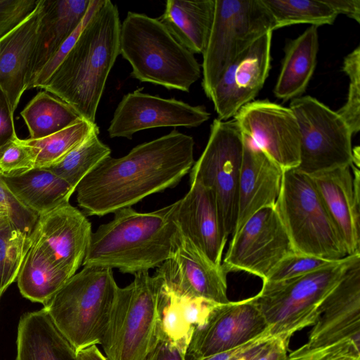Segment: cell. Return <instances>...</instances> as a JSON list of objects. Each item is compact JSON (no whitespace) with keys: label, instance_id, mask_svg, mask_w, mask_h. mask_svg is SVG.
I'll list each match as a JSON object with an SVG mask.
<instances>
[{"label":"cell","instance_id":"cell-10","mask_svg":"<svg viewBox=\"0 0 360 360\" xmlns=\"http://www.w3.org/2000/svg\"><path fill=\"white\" fill-rule=\"evenodd\" d=\"M243 152V134L236 121L214 119L207 145L190 170V181H198L213 191L228 237L236 221Z\"/></svg>","mask_w":360,"mask_h":360},{"label":"cell","instance_id":"cell-22","mask_svg":"<svg viewBox=\"0 0 360 360\" xmlns=\"http://www.w3.org/2000/svg\"><path fill=\"white\" fill-rule=\"evenodd\" d=\"M43 15V0L19 24L0 37V89L15 111L28 89Z\"/></svg>","mask_w":360,"mask_h":360},{"label":"cell","instance_id":"cell-20","mask_svg":"<svg viewBox=\"0 0 360 360\" xmlns=\"http://www.w3.org/2000/svg\"><path fill=\"white\" fill-rule=\"evenodd\" d=\"M336 226L348 255L360 254V172L351 166L309 175Z\"/></svg>","mask_w":360,"mask_h":360},{"label":"cell","instance_id":"cell-41","mask_svg":"<svg viewBox=\"0 0 360 360\" xmlns=\"http://www.w3.org/2000/svg\"><path fill=\"white\" fill-rule=\"evenodd\" d=\"M286 360H360V342L346 339L298 355L288 354Z\"/></svg>","mask_w":360,"mask_h":360},{"label":"cell","instance_id":"cell-14","mask_svg":"<svg viewBox=\"0 0 360 360\" xmlns=\"http://www.w3.org/2000/svg\"><path fill=\"white\" fill-rule=\"evenodd\" d=\"M266 333L267 324L254 296L217 304L202 325L194 329L186 360H199L234 349Z\"/></svg>","mask_w":360,"mask_h":360},{"label":"cell","instance_id":"cell-12","mask_svg":"<svg viewBox=\"0 0 360 360\" xmlns=\"http://www.w3.org/2000/svg\"><path fill=\"white\" fill-rule=\"evenodd\" d=\"M292 248L275 207L263 208L233 234L225 257L224 270L243 271L265 280Z\"/></svg>","mask_w":360,"mask_h":360},{"label":"cell","instance_id":"cell-31","mask_svg":"<svg viewBox=\"0 0 360 360\" xmlns=\"http://www.w3.org/2000/svg\"><path fill=\"white\" fill-rule=\"evenodd\" d=\"M98 134L99 129L59 162L46 169L63 179L75 191L81 181L110 155V148L99 139Z\"/></svg>","mask_w":360,"mask_h":360},{"label":"cell","instance_id":"cell-23","mask_svg":"<svg viewBox=\"0 0 360 360\" xmlns=\"http://www.w3.org/2000/svg\"><path fill=\"white\" fill-rule=\"evenodd\" d=\"M243 140L237 217L232 234L259 210L275 206L283 174V169L278 165L243 134Z\"/></svg>","mask_w":360,"mask_h":360},{"label":"cell","instance_id":"cell-27","mask_svg":"<svg viewBox=\"0 0 360 360\" xmlns=\"http://www.w3.org/2000/svg\"><path fill=\"white\" fill-rule=\"evenodd\" d=\"M319 51L318 27L310 25L286 44L281 71L274 89L284 101L302 96L314 74Z\"/></svg>","mask_w":360,"mask_h":360},{"label":"cell","instance_id":"cell-26","mask_svg":"<svg viewBox=\"0 0 360 360\" xmlns=\"http://www.w3.org/2000/svg\"><path fill=\"white\" fill-rule=\"evenodd\" d=\"M215 0H168L158 19L191 53H202L211 31Z\"/></svg>","mask_w":360,"mask_h":360},{"label":"cell","instance_id":"cell-3","mask_svg":"<svg viewBox=\"0 0 360 360\" xmlns=\"http://www.w3.org/2000/svg\"><path fill=\"white\" fill-rule=\"evenodd\" d=\"M176 207V201L150 212L132 207L116 211L111 221L92 232L82 266L115 268L133 275L159 267L174 250Z\"/></svg>","mask_w":360,"mask_h":360},{"label":"cell","instance_id":"cell-13","mask_svg":"<svg viewBox=\"0 0 360 360\" xmlns=\"http://www.w3.org/2000/svg\"><path fill=\"white\" fill-rule=\"evenodd\" d=\"M241 133L283 171L300 161V131L290 108L267 99L251 101L234 115Z\"/></svg>","mask_w":360,"mask_h":360},{"label":"cell","instance_id":"cell-24","mask_svg":"<svg viewBox=\"0 0 360 360\" xmlns=\"http://www.w3.org/2000/svg\"><path fill=\"white\" fill-rule=\"evenodd\" d=\"M89 2L90 0H43V15L33 58L31 81L80 24Z\"/></svg>","mask_w":360,"mask_h":360},{"label":"cell","instance_id":"cell-8","mask_svg":"<svg viewBox=\"0 0 360 360\" xmlns=\"http://www.w3.org/2000/svg\"><path fill=\"white\" fill-rule=\"evenodd\" d=\"M275 207L294 251L331 260L348 255L309 175L296 169L283 171Z\"/></svg>","mask_w":360,"mask_h":360},{"label":"cell","instance_id":"cell-40","mask_svg":"<svg viewBox=\"0 0 360 360\" xmlns=\"http://www.w3.org/2000/svg\"><path fill=\"white\" fill-rule=\"evenodd\" d=\"M0 214L7 216L20 230L30 235L38 216L23 206L9 191L0 174Z\"/></svg>","mask_w":360,"mask_h":360},{"label":"cell","instance_id":"cell-21","mask_svg":"<svg viewBox=\"0 0 360 360\" xmlns=\"http://www.w3.org/2000/svg\"><path fill=\"white\" fill-rule=\"evenodd\" d=\"M176 201L174 219L179 231L213 263L221 265L228 236L220 219L213 191L198 181Z\"/></svg>","mask_w":360,"mask_h":360},{"label":"cell","instance_id":"cell-7","mask_svg":"<svg viewBox=\"0 0 360 360\" xmlns=\"http://www.w3.org/2000/svg\"><path fill=\"white\" fill-rule=\"evenodd\" d=\"M360 254L347 255L335 264L298 277L278 282L262 281L255 302L272 337L290 339L297 330L312 326L326 296Z\"/></svg>","mask_w":360,"mask_h":360},{"label":"cell","instance_id":"cell-9","mask_svg":"<svg viewBox=\"0 0 360 360\" xmlns=\"http://www.w3.org/2000/svg\"><path fill=\"white\" fill-rule=\"evenodd\" d=\"M273 30L274 19L262 0H215L213 22L202 53V86L207 97L238 56Z\"/></svg>","mask_w":360,"mask_h":360},{"label":"cell","instance_id":"cell-33","mask_svg":"<svg viewBox=\"0 0 360 360\" xmlns=\"http://www.w3.org/2000/svg\"><path fill=\"white\" fill-rule=\"evenodd\" d=\"M270 12L274 30L295 24L319 27L332 25L338 14L324 0H262Z\"/></svg>","mask_w":360,"mask_h":360},{"label":"cell","instance_id":"cell-44","mask_svg":"<svg viewBox=\"0 0 360 360\" xmlns=\"http://www.w3.org/2000/svg\"><path fill=\"white\" fill-rule=\"evenodd\" d=\"M13 112L6 94L0 89V158L18 137L16 135Z\"/></svg>","mask_w":360,"mask_h":360},{"label":"cell","instance_id":"cell-2","mask_svg":"<svg viewBox=\"0 0 360 360\" xmlns=\"http://www.w3.org/2000/svg\"><path fill=\"white\" fill-rule=\"evenodd\" d=\"M121 22L117 7L101 0L74 46L42 89L95 123L106 81L120 55Z\"/></svg>","mask_w":360,"mask_h":360},{"label":"cell","instance_id":"cell-34","mask_svg":"<svg viewBox=\"0 0 360 360\" xmlns=\"http://www.w3.org/2000/svg\"><path fill=\"white\" fill-rule=\"evenodd\" d=\"M31 243L30 235L0 214V297L17 279Z\"/></svg>","mask_w":360,"mask_h":360},{"label":"cell","instance_id":"cell-46","mask_svg":"<svg viewBox=\"0 0 360 360\" xmlns=\"http://www.w3.org/2000/svg\"><path fill=\"white\" fill-rule=\"evenodd\" d=\"M289 341L283 337H271L252 360H286Z\"/></svg>","mask_w":360,"mask_h":360},{"label":"cell","instance_id":"cell-49","mask_svg":"<svg viewBox=\"0 0 360 360\" xmlns=\"http://www.w3.org/2000/svg\"><path fill=\"white\" fill-rule=\"evenodd\" d=\"M271 337L269 333L262 335L251 346L233 360H252L264 343Z\"/></svg>","mask_w":360,"mask_h":360},{"label":"cell","instance_id":"cell-11","mask_svg":"<svg viewBox=\"0 0 360 360\" xmlns=\"http://www.w3.org/2000/svg\"><path fill=\"white\" fill-rule=\"evenodd\" d=\"M289 108L300 131L297 170L311 175L352 165L353 134L336 112L310 96L292 99Z\"/></svg>","mask_w":360,"mask_h":360},{"label":"cell","instance_id":"cell-32","mask_svg":"<svg viewBox=\"0 0 360 360\" xmlns=\"http://www.w3.org/2000/svg\"><path fill=\"white\" fill-rule=\"evenodd\" d=\"M98 129L96 123L80 119L75 124L47 137L22 140L35 152V168H48L59 162Z\"/></svg>","mask_w":360,"mask_h":360},{"label":"cell","instance_id":"cell-38","mask_svg":"<svg viewBox=\"0 0 360 360\" xmlns=\"http://www.w3.org/2000/svg\"><path fill=\"white\" fill-rule=\"evenodd\" d=\"M34 149L18 138L6 149L0 158V174L13 176L35 168Z\"/></svg>","mask_w":360,"mask_h":360},{"label":"cell","instance_id":"cell-5","mask_svg":"<svg viewBox=\"0 0 360 360\" xmlns=\"http://www.w3.org/2000/svg\"><path fill=\"white\" fill-rule=\"evenodd\" d=\"M118 288L112 269L83 266L43 308L77 352L101 344Z\"/></svg>","mask_w":360,"mask_h":360},{"label":"cell","instance_id":"cell-17","mask_svg":"<svg viewBox=\"0 0 360 360\" xmlns=\"http://www.w3.org/2000/svg\"><path fill=\"white\" fill-rule=\"evenodd\" d=\"M210 114L200 105L175 98H164L139 89L124 95L115 110L108 129L110 138L131 139L140 131L162 127H196Z\"/></svg>","mask_w":360,"mask_h":360},{"label":"cell","instance_id":"cell-37","mask_svg":"<svg viewBox=\"0 0 360 360\" xmlns=\"http://www.w3.org/2000/svg\"><path fill=\"white\" fill-rule=\"evenodd\" d=\"M338 260L324 259L292 250L279 262L262 281L278 282L298 277L330 266Z\"/></svg>","mask_w":360,"mask_h":360},{"label":"cell","instance_id":"cell-30","mask_svg":"<svg viewBox=\"0 0 360 360\" xmlns=\"http://www.w3.org/2000/svg\"><path fill=\"white\" fill-rule=\"evenodd\" d=\"M70 278L30 247L16 280L23 297L45 304Z\"/></svg>","mask_w":360,"mask_h":360},{"label":"cell","instance_id":"cell-43","mask_svg":"<svg viewBox=\"0 0 360 360\" xmlns=\"http://www.w3.org/2000/svg\"><path fill=\"white\" fill-rule=\"evenodd\" d=\"M176 296L185 321L193 330L202 325L213 307L217 304L202 298Z\"/></svg>","mask_w":360,"mask_h":360},{"label":"cell","instance_id":"cell-45","mask_svg":"<svg viewBox=\"0 0 360 360\" xmlns=\"http://www.w3.org/2000/svg\"><path fill=\"white\" fill-rule=\"evenodd\" d=\"M143 360H186V353L159 330L158 340Z\"/></svg>","mask_w":360,"mask_h":360},{"label":"cell","instance_id":"cell-50","mask_svg":"<svg viewBox=\"0 0 360 360\" xmlns=\"http://www.w3.org/2000/svg\"><path fill=\"white\" fill-rule=\"evenodd\" d=\"M79 360H108L96 345H92L77 352Z\"/></svg>","mask_w":360,"mask_h":360},{"label":"cell","instance_id":"cell-1","mask_svg":"<svg viewBox=\"0 0 360 360\" xmlns=\"http://www.w3.org/2000/svg\"><path fill=\"white\" fill-rule=\"evenodd\" d=\"M194 145L192 136L174 129L123 157L108 156L77 186L78 205L85 215L101 217L176 186L195 162Z\"/></svg>","mask_w":360,"mask_h":360},{"label":"cell","instance_id":"cell-48","mask_svg":"<svg viewBox=\"0 0 360 360\" xmlns=\"http://www.w3.org/2000/svg\"><path fill=\"white\" fill-rule=\"evenodd\" d=\"M259 338L234 349L217 353L199 360H233L251 346Z\"/></svg>","mask_w":360,"mask_h":360},{"label":"cell","instance_id":"cell-28","mask_svg":"<svg viewBox=\"0 0 360 360\" xmlns=\"http://www.w3.org/2000/svg\"><path fill=\"white\" fill-rule=\"evenodd\" d=\"M1 178L14 197L38 217L69 202L75 192L67 182L46 168H34L20 175Z\"/></svg>","mask_w":360,"mask_h":360},{"label":"cell","instance_id":"cell-4","mask_svg":"<svg viewBox=\"0 0 360 360\" xmlns=\"http://www.w3.org/2000/svg\"><path fill=\"white\" fill-rule=\"evenodd\" d=\"M120 54L131 75L142 82L188 92L201 76L194 54L180 44L158 19L128 12L121 23Z\"/></svg>","mask_w":360,"mask_h":360},{"label":"cell","instance_id":"cell-6","mask_svg":"<svg viewBox=\"0 0 360 360\" xmlns=\"http://www.w3.org/2000/svg\"><path fill=\"white\" fill-rule=\"evenodd\" d=\"M117 290L101 342L108 360H143L159 335L162 283L148 271Z\"/></svg>","mask_w":360,"mask_h":360},{"label":"cell","instance_id":"cell-42","mask_svg":"<svg viewBox=\"0 0 360 360\" xmlns=\"http://www.w3.org/2000/svg\"><path fill=\"white\" fill-rule=\"evenodd\" d=\"M39 0H0V37L23 20Z\"/></svg>","mask_w":360,"mask_h":360},{"label":"cell","instance_id":"cell-25","mask_svg":"<svg viewBox=\"0 0 360 360\" xmlns=\"http://www.w3.org/2000/svg\"><path fill=\"white\" fill-rule=\"evenodd\" d=\"M15 360H79L46 310L27 312L19 321Z\"/></svg>","mask_w":360,"mask_h":360},{"label":"cell","instance_id":"cell-29","mask_svg":"<svg viewBox=\"0 0 360 360\" xmlns=\"http://www.w3.org/2000/svg\"><path fill=\"white\" fill-rule=\"evenodd\" d=\"M31 139L52 135L82 119L68 103L39 91L21 111Z\"/></svg>","mask_w":360,"mask_h":360},{"label":"cell","instance_id":"cell-47","mask_svg":"<svg viewBox=\"0 0 360 360\" xmlns=\"http://www.w3.org/2000/svg\"><path fill=\"white\" fill-rule=\"evenodd\" d=\"M338 14H344L360 23V0H324Z\"/></svg>","mask_w":360,"mask_h":360},{"label":"cell","instance_id":"cell-36","mask_svg":"<svg viewBox=\"0 0 360 360\" xmlns=\"http://www.w3.org/2000/svg\"><path fill=\"white\" fill-rule=\"evenodd\" d=\"M343 72L349 78V89L345 103L336 112L349 127L352 134L360 130V46L344 59Z\"/></svg>","mask_w":360,"mask_h":360},{"label":"cell","instance_id":"cell-19","mask_svg":"<svg viewBox=\"0 0 360 360\" xmlns=\"http://www.w3.org/2000/svg\"><path fill=\"white\" fill-rule=\"evenodd\" d=\"M272 32H268L230 65L212 89L218 118L226 121L251 102L262 89L271 68Z\"/></svg>","mask_w":360,"mask_h":360},{"label":"cell","instance_id":"cell-39","mask_svg":"<svg viewBox=\"0 0 360 360\" xmlns=\"http://www.w3.org/2000/svg\"><path fill=\"white\" fill-rule=\"evenodd\" d=\"M101 2V0H90L86 13L80 24L63 42L48 63L34 77L29 85L28 89L32 88H43L48 79L74 46L84 26L99 6Z\"/></svg>","mask_w":360,"mask_h":360},{"label":"cell","instance_id":"cell-18","mask_svg":"<svg viewBox=\"0 0 360 360\" xmlns=\"http://www.w3.org/2000/svg\"><path fill=\"white\" fill-rule=\"evenodd\" d=\"M307 342L289 354L298 355L337 342H360V258L322 302Z\"/></svg>","mask_w":360,"mask_h":360},{"label":"cell","instance_id":"cell-35","mask_svg":"<svg viewBox=\"0 0 360 360\" xmlns=\"http://www.w3.org/2000/svg\"><path fill=\"white\" fill-rule=\"evenodd\" d=\"M160 332L185 353L193 332L185 321L178 297L162 285Z\"/></svg>","mask_w":360,"mask_h":360},{"label":"cell","instance_id":"cell-16","mask_svg":"<svg viewBox=\"0 0 360 360\" xmlns=\"http://www.w3.org/2000/svg\"><path fill=\"white\" fill-rule=\"evenodd\" d=\"M162 286L179 296L202 298L217 304L229 302L227 274L213 263L178 229L172 257L155 274Z\"/></svg>","mask_w":360,"mask_h":360},{"label":"cell","instance_id":"cell-15","mask_svg":"<svg viewBox=\"0 0 360 360\" xmlns=\"http://www.w3.org/2000/svg\"><path fill=\"white\" fill-rule=\"evenodd\" d=\"M91 234L86 215L67 202L39 216L30 237L32 248L71 277L82 266Z\"/></svg>","mask_w":360,"mask_h":360}]
</instances>
